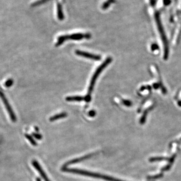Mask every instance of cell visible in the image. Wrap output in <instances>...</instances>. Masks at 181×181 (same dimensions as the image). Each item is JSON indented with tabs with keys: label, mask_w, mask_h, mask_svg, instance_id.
Here are the masks:
<instances>
[{
	"label": "cell",
	"mask_w": 181,
	"mask_h": 181,
	"mask_svg": "<svg viewBox=\"0 0 181 181\" xmlns=\"http://www.w3.org/2000/svg\"><path fill=\"white\" fill-rule=\"evenodd\" d=\"M112 60L111 58H110V57L108 58L106 60H105V62H104L103 63H102L101 65H100L99 67L97 68L93 74L92 79L90 80L88 94L86 95V96H85V101L87 103H89L91 100V94L93 91L94 87L96 83V80L98 79V76H99L102 72L103 71L104 69L107 67V66L111 62Z\"/></svg>",
	"instance_id": "6da1fadb"
},
{
	"label": "cell",
	"mask_w": 181,
	"mask_h": 181,
	"mask_svg": "<svg viewBox=\"0 0 181 181\" xmlns=\"http://www.w3.org/2000/svg\"><path fill=\"white\" fill-rule=\"evenodd\" d=\"M91 37V35L90 33H75L72 35H62L58 38V41L55 44V46L58 47L62 45L64 42L68 39L72 40H79L83 39V38L90 39Z\"/></svg>",
	"instance_id": "7a4b0ae2"
},
{
	"label": "cell",
	"mask_w": 181,
	"mask_h": 181,
	"mask_svg": "<svg viewBox=\"0 0 181 181\" xmlns=\"http://www.w3.org/2000/svg\"><path fill=\"white\" fill-rule=\"evenodd\" d=\"M0 98H1L2 101L4 103L6 108L7 109L8 112L9 113V116L10 117V118L12 120V121L14 122L16 121V115H15V114L13 111V109L11 108V106L10 105L5 95L1 89H0Z\"/></svg>",
	"instance_id": "3957f363"
},
{
	"label": "cell",
	"mask_w": 181,
	"mask_h": 181,
	"mask_svg": "<svg viewBox=\"0 0 181 181\" xmlns=\"http://www.w3.org/2000/svg\"><path fill=\"white\" fill-rule=\"evenodd\" d=\"M75 53H76V54H77L78 55L82 56L85 58L95 60H99L101 59V57L99 55L92 54V53H90L83 51L78 50V51H76Z\"/></svg>",
	"instance_id": "277c9868"
},
{
	"label": "cell",
	"mask_w": 181,
	"mask_h": 181,
	"mask_svg": "<svg viewBox=\"0 0 181 181\" xmlns=\"http://www.w3.org/2000/svg\"><path fill=\"white\" fill-rule=\"evenodd\" d=\"M96 153H92V154H88L87 155L85 156H83L81 157H80L79 158H77V159H72L71 161H68L67 163H65V165H64L63 167H67L69 165H72V164H74V163H80L81 161H83L84 160L86 159H89L90 158H92V156L96 155Z\"/></svg>",
	"instance_id": "5b68a950"
},
{
	"label": "cell",
	"mask_w": 181,
	"mask_h": 181,
	"mask_svg": "<svg viewBox=\"0 0 181 181\" xmlns=\"http://www.w3.org/2000/svg\"><path fill=\"white\" fill-rule=\"evenodd\" d=\"M32 163L33 167H34V168L38 171L39 174H40V176H41L43 178V179L44 180V181H51L48 177H47L45 172L44 171L43 168H42L40 164L38 163V161H35V160H34L32 162Z\"/></svg>",
	"instance_id": "8992f818"
},
{
	"label": "cell",
	"mask_w": 181,
	"mask_h": 181,
	"mask_svg": "<svg viewBox=\"0 0 181 181\" xmlns=\"http://www.w3.org/2000/svg\"><path fill=\"white\" fill-rule=\"evenodd\" d=\"M66 100L68 102L85 101V97L80 96H70L67 97Z\"/></svg>",
	"instance_id": "52a82bcc"
},
{
	"label": "cell",
	"mask_w": 181,
	"mask_h": 181,
	"mask_svg": "<svg viewBox=\"0 0 181 181\" xmlns=\"http://www.w3.org/2000/svg\"><path fill=\"white\" fill-rule=\"evenodd\" d=\"M67 114L66 112H62L60 114H56L54 116L51 117L49 118V120L51 122L54 121H56L57 120L60 119H62V118H64L67 117Z\"/></svg>",
	"instance_id": "ba28073f"
},
{
	"label": "cell",
	"mask_w": 181,
	"mask_h": 181,
	"mask_svg": "<svg viewBox=\"0 0 181 181\" xmlns=\"http://www.w3.org/2000/svg\"><path fill=\"white\" fill-rule=\"evenodd\" d=\"M58 19L60 20H63L64 16H63L62 11V7L60 4H58Z\"/></svg>",
	"instance_id": "9c48e42d"
},
{
	"label": "cell",
	"mask_w": 181,
	"mask_h": 181,
	"mask_svg": "<svg viewBox=\"0 0 181 181\" xmlns=\"http://www.w3.org/2000/svg\"><path fill=\"white\" fill-rule=\"evenodd\" d=\"M25 138H27V140H28V141L31 143V145H33V146H36L37 145V142L35 141V140L33 139V138L31 135H30L29 134H25Z\"/></svg>",
	"instance_id": "30bf717a"
},
{
	"label": "cell",
	"mask_w": 181,
	"mask_h": 181,
	"mask_svg": "<svg viewBox=\"0 0 181 181\" xmlns=\"http://www.w3.org/2000/svg\"><path fill=\"white\" fill-rule=\"evenodd\" d=\"M13 80L12 79H9L7 81H6L5 83V86L6 87H10L13 85Z\"/></svg>",
	"instance_id": "8fae6325"
},
{
	"label": "cell",
	"mask_w": 181,
	"mask_h": 181,
	"mask_svg": "<svg viewBox=\"0 0 181 181\" xmlns=\"http://www.w3.org/2000/svg\"><path fill=\"white\" fill-rule=\"evenodd\" d=\"M114 1V0H109V1H108L105 4H104L103 6V9H107L109 6L110 5V4L111 3H112Z\"/></svg>",
	"instance_id": "7c38bea8"
},
{
	"label": "cell",
	"mask_w": 181,
	"mask_h": 181,
	"mask_svg": "<svg viewBox=\"0 0 181 181\" xmlns=\"http://www.w3.org/2000/svg\"><path fill=\"white\" fill-rule=\"evenodd\" d=\"M33 136L35 138H36L37 140H41L42 136L39 133H33Z\"/></svg>",
	"instance_id": "4fadbf2b"
},
{
	"label": "cell",
	"mask_w": 181,
	"mask_h": 181,
	"mask_svg": "<svg viewBox=\"0 0 181 181\" xmlns=\"http://www.w3.org/2000/svg\"><path fill=\"white\" fill-rule=\"evenodd\" d=\"M96 112L94 110L90 111L89 113V115L91 117H94L96 115Z\"/></svg>",
	"instance_id": "5bb4252c"
},
{
	"label": "cell",
	"mask_w": 181,
	"mask_h": 181,
	"mask_svg": "<svg viewBox=\"0 0 181 181\" xmlns=\"http://www.w3.org/2000/svg\"><path fill=\"white\" fill-rule=\"evenodd\" d=\"M36 181H41V180L39 178H37L36 179Z\"/></svg>",
	"instance_id": "9a60e30c"
}]
</instances>
